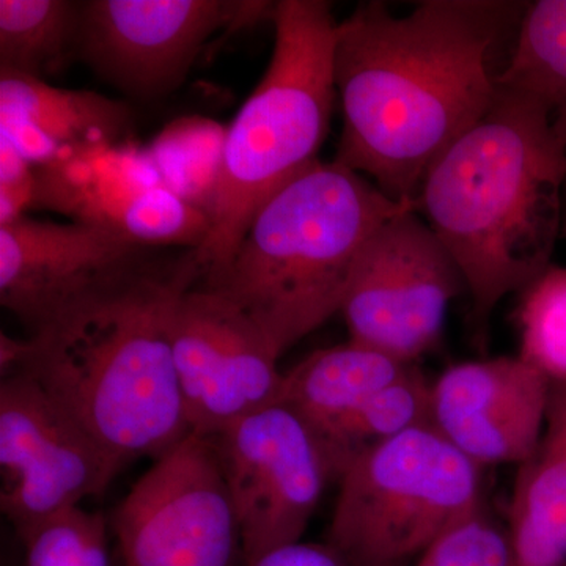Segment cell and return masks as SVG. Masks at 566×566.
Returning a JSON list of instances; mask_svg holds the SVG:
<instances>
[{
    "mask_svg": "<svg viewBox=\"0 0 566 566\" xmlns=\"http://www.w3.org/2000/svg\"><path fill=\"white\" fill-rule=\"evenodd\" d=\"M415 208L340 163H315L260 208L226 268L199 282L243 308L283 354L342 303L376 230Z\"/></svg>",
    "mask_w": 566,
    "mask_h": 566,
    "instance_id": "4",
    "label": "cell"
},
{
    "mask_svg": "<svg viewBox=\"0 0 566 566\" xmlns=\"http://www.w3.org/2000/svg\"><path fill=\"white\" fill-rule=\"evenodd\" d=\"M424 423H431V385L415 365L318 438L340 479L365 450Z\"/></svg>",
    "mask_w": 566,
    "mask_h": 566,
    "instance_id": "20",
    "label": "cell"
},
{
    "mask_svg": "<svg viewBox=\"0 0 566 566\" xmlns=\"http://www.w3.org/2000/svg\"><path fill=\"white\" fill-rule=\"evenodd\" d=\"M549 395L520 356L452 365L431 385V424L482 468L520 465L542 439Z\"/></svg>",
    "mask_w": 566,
    "mask_h": 566,
    "instance_id": "15",
    "label": "cell"
},
{
    "mask_svg": "<svg viewBox=\"0 0 566 566\" xmlns=\"http://www.w3.org/2000/svg\"><path fill=\"white\" fill-rule=\"evenodd\" d=\"M495 84L543 104L566 147V0L527 3Z\"/></svg>",
    "mask_w": 566,
    "mask_h": 566,
    "instance_id": "19",
    "label": "cell"
},
{
    "mask_svg": "<svg viewBox=\"0 0 566 566\" xmlns=\"http://www.w3.org/2000/svg\"><path fill=\"white\" fill-rule=\"evenodd\" d=\"M240 527L245 565L303 542L334 465L303 417L273 405L210 436Z\"/></svg>",
    "mask_w": 566,
    "mask_h": 566,
    "instance_id": "9",
    "label": "cell"
},
{
    "mask_svg": "<svg viewBox=\"0 0 566 566\" xmlns=\"http://www.w3.org/2000/svg\"><path fill=\"white\" fill-rule=\"evenodd\" d=\"M144 249L82 223L24 216L0 226V303L36 333L144 268Z\"/></svg>",
    "mask_w": 566,
    "mask_h": 566,
    "instance_id": "14",
    "label": "cell"
},
{
    "mask_svg": "<svg viewBox=\"0 0 566 566\" xmlns=\"http://www.w3.org/2000/svg\"><path fill=\"white\" fill-rule=\"evenodd\" d=\"M36 169L10 142L0 139V226L35 207Z\"/></svg>",
    "mask_w": 566,
    "mask_h": 566,
    "instance_id": "26",
    "label": "cell"
},
{
    "mask_svg": "<svg viewBox=\"0 0 566 566\" xmlns=\"http://www.w3.org/2000/svg\"><path fill=\"white\" fill-rule=\"evenodd\" d=\"M513 322L521 359L551 386H566V266L551 264L521 290Z\"/></svg>",
    "mask_w": 566,
    "mask_h": 566,
    "instance_id": "23",
    "label": "cell"
},
{
    "mask_svg": "<svg viewBox=\"0 0 566 566\" xmlns=\"http://www.w3.org/2000/svg\"><path fill=\"white\" fill-rule=\"evenodd\" d=\"M415 365L348 340L318 349L286 371L279 403L322 436Z\"/></svg>",
    "mask_w": 566,
    "mask_h": 566,
    "instance_id": "18",
    "label": "cell"
},
{
    "mask_svg": "<svg viewBox=\"0 0 566 566\" xmlns=\"http://www.w3.org/2000/svg\"><path fill=\"white\" fill-rule=\"evenodd\" d=\"M527 3L424 0L406 17L367 2L338 22L334 80L344 126L335 161L416 207L428 170L482 120L497 44Z\"/></svg>",
    "mask_w": 566,
    "mask_h": 566,
    "instance_id": "1",
    "label": "cell"
},
{
    "mask_svg": "<svg viewBox=\"0 0 566 566\" xmlns=\"http://www.w3.org/2000/svg\"><path fill=\"white\" fill-rule=\"evenodd\" d=\"M565 208H566V185H565Z\"/></svg>",
    "mask_w": 566,
    "mask_h": 566,
    "instance_id": "29",
    "label": "cell"
},
{
    "mask_svg": "<svg viewBox=\"0 0 566 566\" xmlns=\"http://www.w3.org/2000/svg\"><path fill=\"white\" fill-rule=\"evenodd\" d=\"M122 566H232L240 527L210 436L191 433L112 513Z\"/></svg>",
    "mask_w": 566,
    "mask_h": 566,
    "instance_id": "8",
    "label": "cell"
},
{
    "mask_svg": "<svg viewBox=\"0 0 566 566\" xmlns=\"http://www.w3.org/2000/svg\"><path fill=\"white\" fill-rule=\"evenodd\" d=\"M562 238H565V240H566V208H565V216H564V229H562Z\"/></svg>",
    "mask_w": 566,
    "mask_h": 566,
    "instance_id": "28",
    "label": "cell"
},
{
    "mask_svg": "<svg viewBox=\"0 0 566 566\" xmlns=\"http://www.w3.org/2000/svg\"><path fill=\"white\" fill-rule=\"evenodd\" d=\"M245 566H359L342 556L333 546L297 542L282 546ZM409 566V565H397Z\"/></svg>",
    "mask_w": 566,
    "mask_h": 566,
    "instance_id": "27",
    "label": "cell"
},
{
    "mask_svg": "<svg viewBox=\"0 0 566 566\" xmlns=\"http://www.w3.org/2000/svg\"><path fill=\"white\" fill-rule=\"evenodd\" d=\"M274 13L268 2L92 0L81 6L77 44L112 84L156 96L185 80L212 33Z\"/></svg>",
    "mask_w": 566,
    "mask_h": 566,
    "instance_id": "13",
    "label": "cell"
},
{
    "mask_svg": "<svg viewBox=\"0 0 566 566\" xmlns=\"http://www.w3.org/2000/svg\"><path fill=\"white\" fill-rule=\"evenodd\" d=\"M35 207L148 245H202L210 218L175 196L148 151L132 144H95L35 167Z\"/></svg>",
    "mask_w": 566,
    "mask_h": 566,
    "instance_id": "12",
    "label": "cell"
},
{
    "mask_svg": "<svg viewBox=\"0 0 566 566\" xmlns=\"http://www.w3.org/2000/svg\"><path fill=\"white\" fill-rule=\"evenodd\" d=\"M175 371L192 433L214 436L281 400L282 354L243 308L196 282L170 318Z\"/></svg>",
    "mask_w": 566,
    "mask_h": 566,
    "instance_id": "11",
    "label": "cell"
},
{
    "mask_svg": "<svg viewBox=\"0 0 566 566\" xmlns=\"http://www.w3.org/2000/svg\"><path fill=\"white\" fill-rule=\"evenodd\" d=\"M565 185L549 112L499 85L482 120L428 170L416 211L463 275L476 337L485 340L495 305L553 264Z\"/></svg>",
    "mask_w": 566,
    "mask_h": 566,
    "instance_id": "2",
    "label": "cell"
},
{
    "mask_svg": "<svg viewBox=\"0 0 566 566\" xmlns=\"http://www.w3.org/2000/svg\"><path fill=\"white\" fill-rule=\"evenodd\" d=\"M111 523L82 506L44 517L18 535L25 566H112Z\"/></svg>",
    "mask_w": 566,
    "mask_h": 566,
    "instance_id": "24",
    "label": "cell"
},
{
    "mask_svg": "<svg viewBox=\"0 0 566 566\" xmlns=\"http://www.w3.org/2000/svg\"><path fill=\"white\" fill-rule=\"evenodd\" d=\"M199 281L192 251L169 271L145 264L33 333L18 371L33 376L123 468L156 460L192 433L170 318L182 290Z\"/></svg>",
    "mask_w": 566,
    "mask_h": 566,
    "instance_id": "3",
    "label": "cell"
},
{
    "mask_svg": "<svg viewBox=\"0 0 566 566\" xmlns=\"http://www.w3.org/2000/svg\"><path fill=\"white\" fill-rule=\"evenodd\" d=\"M564 566H566V564Z\"/></svg>",
    "mask_w": 566,
    "mask_h": 566,
    "instance_id": "30",
    "label": "cell"
},
{
    "mask_svg": "<svg viewBox=\"0 0 566 566\" xmlns=\"http://www.w3.org/2000/svg\"><path fill=\"white\" fill-rule=\"evenodd\" d=\"M273 22L266 73L227 128L210 230L192 251L199 282L221 273L260 208L319 161L329 132L338 24L329 3L282 0Z\"/></svg>",
    "mask_w": 566,
    "mask_h": 566,
    "instance_id": "5",
    "label": "cell"
},
{
    "mask_svg": "<svg viewBox=\"0 0 566 566\" xmlns=\"http://www.w3.org/2000/svg\"><path fill=\"white\" fill-rule=\"evenodd\" d=\"M463 275L422 216L401 211L357 259L340 314L348 340L416 364L439 344Z\"/></svg>",
    "mask_w": 566,
    "mask_h": 566,
    "instance_id": "7",
    "label": "cell"
},
{
    "mask_svg": "<svg viewBox=\"0 0 566 566\" xmlns=\"http://www.w3.org/2000/svg\"><path fill=\"white\" fill-rule=\"evenodd\" d=\"M415 566H513L509 528L482 504L447 528Z\"/></svg>",
    "mask_w": 566,
    "mask_h": 566,
    "instance_id": "25",
    "label": "cell"
},
{
    "mask_svg": "<svg viewBox=\"0 0 566 566\" xmlns=\"http://www.w3.org/2000/svg\"><path fill=\"white\" fill-rule=\"evenodd\" d=\"M123 471L33 376L0 385V509L17 535L93 495Z\"/></svg>",
    "mask_w": 566,
    "mask_h": 566,
    "instance_id": "10",
    "label": "cell"
},
{
    "mask_svg": "<svg viewBox=\"0 0 566 566\" xmlns=\"http://www.w3.org/2000/svg\"><path fill=\"white\" fill-rule=\"evenodd\" d=\"M482 469L431 423L370 447L338 479L327 545L359 566L409 565L485 504Z\"/></svg>",
    "mask_w": 566,
    "mask_h": 566,
    "instance_id": "6",
    "label": "cell"
},
{
    "mask_svg": "<svg viewBox=\"0 0 566 566\" xmlns=\"http://www.w3.org/2000/svg\"><path fill=\"white\" fill-rule=\"evenodd\" d=\"M81 6L66 0H0V70L43 80L77 44Z\"/></svg>",
    "mask_w": 566,
    "mask_h": 566,
    "instance_id": "21",
    "label": "cell"
},
{
    "mask_svg": "<svg viewBox=\"0 0 566 566\" xmlns=\"http://www.w3.org/2000/svg\"><path fill=\"white\" fill-rule=\"evenodd\" d=\"M128 126L129 112L115 99L0 71V139L35 167L73 148L123 142Z\"/></svg>",
    "mask_w": 566,
    "mask_h": 566,
    "instance_id": "16",
    "label": "cell"
},
{
    "mask_svg": "<svg viewBox=\"0 0 566 566\" xmlns=\"http://www.w3.org/2000/svg\"><path fill=\"white\" fill-rule=\"evenodd\" d=\"M226 133L227 128L207 118H180L147 150L164 185L208 218L221 180Z\"/></svg>",
    "mask_w": 566,
    "mask_h": 566,
    "instance_id": "22",
    "label": "cell"
},
{
    "mask_svg": "<svg viewBox=\"0 0 566 566\" xmlns=\"http://www.w3.org/2000/svg\"><path fill=\"white\" fill-rule=\"evenodd\" d=\"M513 566L566 564V386H551L545 430L517 465L509 510Z\"/></svg>",
    "mask_w": 566,
    "mask_h": 566,
    "instance_id": "17",
    "label": "cell"
}]
</instances>
